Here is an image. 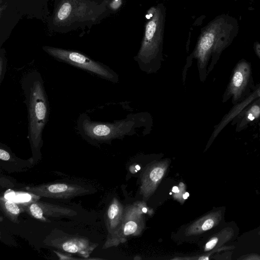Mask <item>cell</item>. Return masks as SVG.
<instances>
[{"mask_svg":"<svg viewBox=\"0 0 260 260\" xmlns=\"http://www.w3.org/2000/svg\"><path fill=\"white\" fill-rule=\"evenodd\" d=\"M103 12L101 5L90 0H61L53 22L58 26H69L75 23L93 22Z\"/></svg>","mask_w":260,"mask_h":260,"instance_id":"3957f363","label":"cell"},{"mask_svg":"<svg viewBox=\"0 0 260 260\" xmlns=\"http://www.w3.org/2000/svg\"><path fill=\"white\" fill-rule=\"evenodd\" d=\"M258 125H259V140H260V121L258 122Z\"/></svg>","mask_w":260,"mask_h":260,"instance_id":"484cf974","label":"cell"},{"mask_svg":"<svg viewBox=\"0 0 260 260\" xmlns=\"http://www.w3.org/2000/svg\"><path fill=\"white\" fill-rule=\"evenodd\" d=\"M168 167L165 162H157L149 167L142 179L141 191L145 196H150L163 178Z\"/></svg>","mask_w":260,"mask_h":260,"instance_id":"5bb4252c","label":"cell"},{"mask_svg":"<svg viewBox=\"0 0 260 260\" xmlns=\"http://www.w3.org/2000/svg\"><path fill=\"white\" fill-rule=\"evenodd\" d=\"M253 49L256 55L260 59V42H255L254 43Z\"/></svg>","mask_w":260,"mask_h":260,"instance_id":"d4e9b609","label":"cell"},{"mask_svg":"<svg viewBox=\"0 0 260 260\" xmlns=\"http://www.w3.org/2000/svg\"><path fill=\"white\" fill-rule=\"evenodd\" d=\"M54 252L56 253V254L58 256L60 259H81L78 258H75L73 257H70L71 255H67L63 254L61 252H59L57 251H54Z\"/></svg>","mask_w":260,"mask_h":260,"instance_id":"cb8c5ba5","label":"cell"},{"mask_svg":"<svg viewBox=\"0 0 260 260\" xmlns=\"http://www.w3.org/2000/svg\"><path fill=\"white\" fill-rule=\"evenodd\" d=\"M48 245L69 253L76 254L84 258L90 256L98 246L88 238L77 235L58 236L49 240Z\"/></svg>","mask_w":260,"mask_h":260,"instance_id":"9c48e42d","label":"cell"},{"mask_svg":"<svg viewBox=\"0 0 260 260\" xmlns=\"http://www.w3.org/2000/svg\"><path fill=\"white\" fill-rule=\"evenodd\" d=\"M0 159L4 161H8L11 159L10 153L5 148H0Z\"/></svg>","mask_w":260,"mask_h":260,"instance_id":"603a6c76","label":"cell"},{"mask_svg":"<svg viewBox=\"0 0 260 260\" xmlns=\"http://www.w3.org/2000/svg\"><path fill=\"white\" fill-rule=\"evenodd\" d=\"M15 197L17 202L25 206L38 201L41 197L28 192H18L16 193Z\"/></svg>","mask_w":260,"mask_h":260,"instance_id":"d6986e66","label":"cell"},{"mask_svg":"<svg viewBox=\"0 0 260 260\" xmlns=\"http://www.w3.org/2000/svg\"><path fill=\"white\" fill-rule=\"evenodd\" d=\"M0 205L2 211L7 218L15 223L19 222L18 216L21 213L24 212L23 205L5 197L1 198Z\"/></svg>","mask_w":260,"mask_h":260,"instance_id":"ac0fdd59","label":"cell"},{"mask_svg":"<svg viewBox=\"0 0 260 260\" xmlns=\"http://www.w3.org/2000/svg\"><path fill=\"white\" fill-rule=\"evenodd\" d=\"M138 229L139 225L138 223L133 220H129L125 222L124 224L122 225V228L121 229H118L113 234L121 231L122 233L124 236H129L134 234L137 232Z\"/></svg>","mask_w":260,"mask_h":260,"instance_id":"ffe728a7","label":"cell"},{"mask_svg":"<svg viewBox=\"0 0 260 260\" xmlns=\"http://www.w3.org/2000/svg\"><path fill=\"white\" fill-rule=\"evenodd\" d=\"M238 249L236 252H240L242 254L260 251V224L254 229L239 236L232 244Z\"/></svg>","mask_w":260,"mask_h":260,"instance_id":"9a60e30c","label":"cell"},{"mask_svg":"<svg viewBox=\"0 0 260 260\" xmlns=\"http://www.w3.org/2000/svg\"><path fill=\"white\" fill-rule=\"evenodd\" d=\"M250 3L253 2V0H249Z\"/></svg>","mask_w":260,"mask_h":260,"instance_id":"83f0119b","label":"cell"},{"mask_svg":"<svg viewBox=\"0 0 260 260\" xmlns=\"http://www.w3.org/2000/svg\"><path fill=\"white\" fill-rule=\"evenodd\" d=\"M237 20L228 14L218 16L203 30L196 50V56L200 68L206 72L210 60L208 72H210L219 57L232 43L237 35Z\"/></svg>","mask_w":260,"mask_h":260,"instance_id":"7a4b0ae2","label":"cell"},{"mask_svg":"<svg viewBox=\"0 0 260 260\" xmlns=\"http://www.w3.org/2000/svg\"><path fill=\"white\" fill-rule=\"evenodd\" d=\"M77 128L84 140L92 145H95L117 137L121 132V124L117 122L93 121L88 115L83 113L78 118Z\"/></svg>","mask_w":260,"mask_h":260,"instance_id":"8992f818","label":"cell"},{"mask_svg":"<svg viewBox=\"0 0 260 260\" xmlns=\"http://www.w3.org/2000/svg\"><path fill=\"white\" fill-rule=\"evenodd\" d=\"M3 0H0L1 3L2 2Z\"/></svg>","mask_w":260,"mask_h":260,"instance_id":"f1b7e54d","label":"cell"},{"mask_svg":"<svg viewBox=\"0 0 260 260\" xmlns=\"http://www.w3.org/2000/svg\"><path fill=\"white\" fill-rule=\"evenodd\" d=\"M122 216V207L116 199H113L105 214V222L108 235L112 234L119 228Z\"/></svg>","mask_w":260,"mask_h":260,"instance_id":"e0dca14e","label":"cell"},{"mask_svg":"<svg viewBox=\"0 0 260 260\" xmlns=\"http://www.w3.org/2000/svg\"><path fill=\"white\" fill-rule=\"evenodd\" d=\"M24 211L37 220L50 222L49 217H71L77 215L75 210L66 207L42 201H35L23 206Z\"/></svg>","mask_w":260,"mask_h":260,"instance_id":"8fae6325","label":"cell"},{"mask_svg":"<svg viewBox=\"0 0 260 260\" xmlns=\"http://www.w3.org/2000/svg\"><path fill=\"white\" fill-rule=\"evenodd\" d=\"M164 12L160 6L152 8L146 16L148 19L145 27L144 36L140 55L145 57H152L161 45L164 34Z\"/></svg>","mask_w":260,"mask_h":260,"instance_id":"52a82bcc","label":"cell"},{"mask_svg":"<svg viewBox=\"0 0 260 260\" xmlns=\"http://www.w3.org/2000/svg\"><path fill=\"white\" fill-rule=\"evenodd\" d=\"M136 167L137 169V170H138L140 169V168L139 166H137Z\"/></svg>","mask_w":260,"mask_h":260,"instance_id":"4316f807","label":"cell"},{"mask_svg":"<svg viewBox=\"0 0 260 260\" xmlns=\"http://www.w3.org/2000/svg\"><path fill=\"white\" fill-rule=\"evenodd\" d=\"M28 113V138L32 152L38 156L43 145L42 134L49 115V104L41 74L32 71L21 81Z\"/></svg>","mask_w":260,"mask_h":260,"instance_id":"6da1fadb","label":"cell"},{"mask_svg":"<svg viewBox=\"0 0 260 260\" xmlns=\"http://www.w3.org/2000/svg\"><path fill=\"white\" fill-rule=\"evenodd\" d=\"M260 121V96L247 105L231 121L236 125V132L239 133L252 126Z\"/></svg>","mask_w":260,"mask_h":260,"instance_id":"4fadbf2b","label":"cell"},{"mask_svg":"<svg viewBox=\"0 0 260 260\" xmlns=\"http://www.w3.org/2000/svg\"><path fill=\"white\" fill-rule=\"evenodd\" d=\"M260 96V83L256 85L255 90L247 98L238 104L234 105L233 107L221 119L219 123L216 125L215 130L209 141L211 144L221 131L232 119L239 114L247 105L256 98Z\"/></svg>","mask_w":260,"mask_h":260,"instance_id":"2e32d148","label":"cell"},{"mask_svg":"<svg viewBox=\"0 0 260 260\" xmlns=\"http://www.w3.org/2000/svg\"><path fill=\"white\" fill-rule=\"evenodd\" d=\"M225 207L214 208L191 225L187 233L200 235L214 230L225 221Z\"/></svg>","mask_w":260,"mask_h":260,"instance_id":"7c38bea8","label":"cell"},{"mask_svg":"<svg viewBox=\"0 0 260 260\" xmlns=\"http://www.w3.org/2000/svg\"><path fill=\"white\" fill-rule=\"evenodd\" d=\"M43 50L56 60L83 70L93 75L111 81L116 75L109 67L78 51L45 46Z\"/></svg>","mask_w":260,"mask_h":260,"instance_id":"277c9868","label":"cell"},{"mask_svg":"<svg viewBox=\"0 0 260 260\" xmlns=\"http://www.w3.org/2000/svg\"><path fill=\"white\" fill-rule=\"evenodd\" d=\"M27 192L41 197L55 199H68L88 194L89 188L70 183H49L26 187Z\"/></svg>","mask_w":260,"mask_h":260,"instance_id":"ba28073f","label":"cell"},{"mask_svg":"<svg viewBox=\"0 0 260 260\" xmlns=\"http://www.w3.org/2000/svg\"><path fill=\"white\" fill-rule=\"evenodd\" d=\"M238 260H260V254L257 252H249L239 256Z\"/></svg>","mask_w":260,"mask_h":260,"instance_id":"7402d4cb","label":"cell"},{"mask_svg":"<svg viewBox=\"0 0 260 260\" xmlns=\"http://www.w3.org/2000/svg\"><path fill=\"white\" fill-rule=\"evenodd\" d=\"M7 68V59L5 56V50L1 49L0 51V84L3 80Z\"/></svg>","mask_w":260,"mask_h":260,"instance_id":"44dd1931","label":"cell"},{"mask_svg":"<svg viewBox=\"0 0 260 260\" xmlns=\"http://www.w3.org/2000/svg\"><path fill=\"white\" fill-rule=\"evenodd\" d=\"M240 229L234 221H224L213 230L207 237L203 246L204 252L220 248L232 244L239 235Z\"/></svg>","mask_w":260,"mask_h":260,"instance_id":"30bf717a","label":"cell"},{"mask_svg":"<svg viewBox=\"0 0 260 260\" xmlns=\"http://www.w3.org/2000/svg\"><path fill=\"white\" fill-rule=\"evenodd\" d=\"M250 62L240 60L232 70L229 81L222 96V102L231 99L234 105L241 102L255 89Z\"/></svg>","mask_w":260,"mask_h":260,"instance_id":"5b68a950","label":"cell"}]
</instances>
